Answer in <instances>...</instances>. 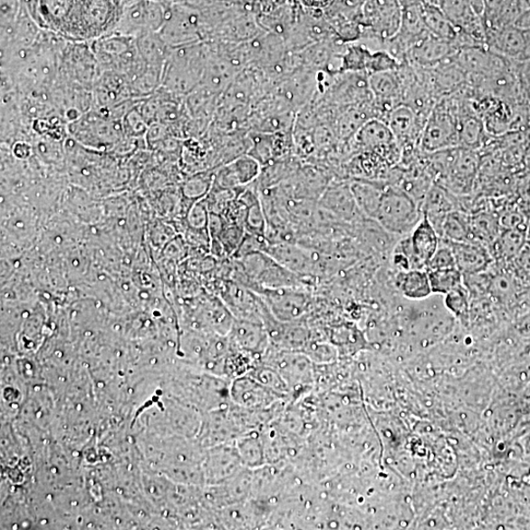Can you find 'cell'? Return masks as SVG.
I'll list each match as a JSON object with an SVG mask.
<instances>
[{"label":"cell","instance_id":"cell-7","mask_svg":"<svg viewBox=\"0 0 530 530\" xmlns=\"http://www.w3.org/2000/svg\"><path fill=\"white\" fill-rule=\"evenodd\" d=\"M167 19L163 7L150 0H132L123 5L114 34L137 39L149 33H159Z\"/></svg>","mask_w":530,"mask_h":530},{"label":"cell","instance_id":"cell-5","mask_svg":"<svg viewBox=\"0 0 530 530\" xmlns=\"http://www.w3.org/2000/svg\"><path fill=\"white\" fill-rule=\"evenodd\" d=\"M262 362L278 371L287 382L294 400L308 393L314 384V362L304 352L279 350L270 345Z\"/></svg>","mask_w":530,"mask_h":530},{"label":"cell","instance_id":"cell-1","mask_svg":"<svg viewBox=\"0 0 530 530\" xmlns=\"http://www.w3.org/2000/svg\"><path fill=\"white\" fill-rule=\"evenodd\" d=\"M122 0H38L43 25L77 42L112 34L122 14Z\"/></svg>","mask_w":530,"mask_h":530},{"label":"cell","instance_id":"cell-42","mask_svg":"<svg viewBox=\"0 0 530 530\" xmlns=\"http://www.w3.org/2000/svg\"><path fill=\"white\" fill-rule=\"evenodd\" d=\"M210 179L208 178H197L188 181L185 186V192L188 197L204 196L209 188Z\"/></svg>","mask_w":530,"mask_h":530},{"label":"cell","instance_id":"cell-18","mask_svg":"<svg viewBox=\"0 0 530 530\" xmlns=\"http://www.w3.org/2000/svg\"><path fill=\"white\" fill-rule=\"evenodd\" d=\"M457 50L451 41H447L429 34L412 45L406 55L405 64L429 69L449 61Z\"/></svg>","mask_w":530,"mask_h":530},{"label":"cell","instance_id":"cell-31","mask_svg":"<svg viewBox=\"0 0 530 530\" xmlns=\"http://www.w3.org/2000/svg\"><path fill=\"white\" fill-rule=\"evenodd\" d=\"M396 281L399 290L408 299L423 300L433 294L427 269L400 271Z\"/></svg>","mask_w":530,"mask_h":530},{"label":"cell","instance_id":"cell-37","mask_svg":"<svg viewBox=\"0 0 530 530\" xmlns=\"http://www.w3.org/2000/svg\"><path fill=\"white\" fill-rule=\"evenodd\" d=\"M433 294H447L464 285V275L457 267L428 271Z\"/></svg>","mask_w":530,"mask_h":530},{"label":"cell","instance_id":"cell-39","mask_svg":"<svg viewBox=\"0 0 530 530\" xmlns=\"http://www.w3.org/2000/svg\"><path fill=\"white\" fill-rule=\"evenodd\" d=\"M453 267H457L454 254L450 246L441 239L438 249L432 255L427 270H439Z\"/></svg>","mask_w":530,"mask_h":530},{"label":"cell","instance_id":"cell-17","mask_svg":"<svg viewBox=\"0 0 530 530\" xmlns=\"http://www.w3.org/2000/svg\"><path fill=\"white\" fill-rule=\"evenodd\" d=\"M453 59L469 77L486 76L508 66L513 61L491 51L487 44L467 47L458 51Z\"/></svg>","mask_w":530,"mask_h":530},{"label":"cell","instance_id":"cell-38","mask_svg":"<svg viewBox=\"0 0 530 530\" xmlns=\"http://www.w3.org/2000/svg\"><path fill=\"white\" fill-rule=\"evenodd\" d=\"M244 228L247 233L266 238L267 221L261 198L246 207Z\"/></svg>","mask_w":530,"mask_h":530},{"label":"cell","instance_id":"cell-19","mask_svg":"<svg viewBox=\"0 0 530 530\" xmlns=\"http://www.w3.org/2000/svg\"><path fill=\"white\" fill-rule=\"evenodd\" d=\"M228 338L235 349L249 353L259 361H263L270 347L269 335L263 324L235 320Z\"/></svg>","mask_w":530,"mask_h":530},{"label":"cell","instance_id":"cell-26","mask_svg":"<svg viewBox=\"0 0 530 530\" xmlns=\"http://www.w3.org/2000/svg\"><path fill=\"white\" fill-rule=\"evenodd\" d=\"M131 96L130 82L125 75L116 71H104L96 87V99L102 110H108Z\"/></svg>","mask_w":530,"mask_h":530},{"label":"cell","instance_id":"cell-14","mask_svg":"<svg viewBox=\"0 0 530 530\" xmlns=\"http://www.w3.org/2000/svg\"><path fill=\"white\" fill-rule=\"evenodd\" d=\"M265 252L281 265L301 277L322 275L323 265L321 255L311 249H305L296 242L270 245Z\"/></svg>","mask_w":530,"mask_h":530},{"label":"cell","instance_id":"cell-24","mask_svg":"<svg viewBox=\"0 0 530 530\" xmlns=\"http://www.w3.org/2000/svg\"><path fill=\"white\" fill-rule=\"evenodd\" d=\"M318 207L342 219H351L355 216L356 210H360L351 191L350 183L329 185L318 199Z\"/></svg>","mask_w":530,"mask_h":530},{"label":"cell","instance_id":"cell-6","mask_svg":"<svg viewBox=\"0 0 530 530\" xmlns=\"http://www.w3.org/2000/svg\"><path fill=\"white\" fill-rule=\"evenodd\" d=\"M459 147L458 117L447 98L440 99L424 123L419 149L429 155L436 151Z\"/></svg>","mask_w":530,"mask_h":530},{"label":"cell","instance_id":"cell-29","mask_svg":"<svg viewBox=\"0 0 530 530\" xmlns=\"http://www.w3.org/2000/svg\"><path fill=\"white\" fill-rule=\"evenodd\" d=\"M138 51L147 66L164 70L171 47L160 37L159 33H149L136 39Z\"/></svg>","mask_w":530,"mask_h":530},{"label":"cell","instance_id":"cell-4","mask_svg":"<svg viewBox=\"0 0 530 530\" xmlns=\"http://www.w3.org/2000/svg\"><path fill=\"white\" fill-rule=\"evenodd\" d=\"M403 18L400 0H368L361 8L363 35L361 41L373 42L384 49V44L395 37Z\"/></svg>","mask_w":530,"mask_h":530},{"label":"cell","instance_id":"cell-34","mask_svg":"<svg viewBox=\"0 0 530 530\" xmlns=\"http://www.w3.org/2000/svg\"><path fill=\"white\" fill-rule=\"evenodd\" d=\"M373 50L361 41L347 43L341 54L340 72H363L367 74Z\"/></svg>","mask_w":530,"mask_h":530},{"label":"cell","instance_id":"cell-36","mask_svg":"<svg viewBox=\"0 0 530 530\" xmlns=\"http://www.w3.org/2000/svg\"><path fill=\"white\" fill-rule=\"evenodd\" d=\"M525 235L521 230L505 229L490 247V253L501 259H510L522 250Z\"/></svg>","mask_w":530,"mask_h":530},{"label":"cell","instance_id":"cell-27","mask_svg":"<svg viewBox=\"0 0 530 530\" xmlns=\"http://www.w3.org/2000/svg\"><path fill=\"white\" fill-rule=\"evenodd\" d=\"M459 147L478 150L487 144L485 123L475 111L473 106H468L458 116Z\"/></svg>","mask_w":530,"mask_h":530},{"label":"cell","instance_id":"cell-9","mask_svg":"<svg viewBox=\"0 0 530 530\" xmlns=\"http://www.w3.org/2000/svg\"><path fill=\"white\" fill-rule=\"evenodd\" d=\"M69 131L82 144L96 148L112 146L123 133V122L120 123L109 114L89 113L78 118L69 127Z\"/></svg>","mask_w":530,"mask_h":530},{"label":"cell","instance_id":"cell-41","mask_svg":"<svg viewBox=\"0 0 530 530\" xmlns=\"http://www.w3.org/2000/svg\"><path fill=\"white\" fill-rule=\"evenodd\" d=\"M148 124L145 117L137 109H132L125 114L123 127L130 135H144L147 132Z\"/></svg>","mask_w":530,"mask_h":530},{"label":"cell","instance_id":"cell-43","mask_svg":"<svg viewBox=\"0 0 530 530\" xmlns=\"http://www.w3.org/2000/svg\"><path fill=\"white\" fill-rule=\"evenodd\" d=\"M190 221L193 227H204L207 222V210L203 205H197L191 211Z\"/></svg>","mask_w":530,"mask_h":530},{"label":"cell","instance_id":"cell-3","mask_svg":"<svg viewBox=\"0 0 530 530\" xmlns=\"http://www.w3.org/2000/svg\"><path fill=\"white\" fill-rule=\"evenodd\" d=\"M423 215L421 207L400 188L386 187L374 220L389 233L407 235L414 230Z\"/></svg>","mask_w":530,"mask_h":530},{"label":"cell","instance_id":"cell-12","mask_svg":"<svg viewBox=\"0 0 530 530\" xmlns=\"http://www.w3.org/2000/svg\"><path fill=\"white\" fill-rule=\"evenodd\" d=\"M230 399L235 406L246 410H265L285 400L250 374L234 379L230 385Z\"/></svg>","mask_w":530,"mask_h":530},{"label":"cell","instance_id":"cell-30","mask_svg":"<svg viewBox=\"0 0 530 530\" xmlns=\"http://www.w3.org/2000/svg\"><path fill=\"white\" fill-rule=\"evenodd\" d=\"M235 444L247 468L256 469L267 465L262 430L247 431L239 436Z\"/></svg>","mask_w":530,"mask_h":530},{"label":"cell","instance_id":"cell-32","mask_svg":"<svg viewBox=\"0 0 530 530\" xmlns=\"http://www.w3.org/2000/svg\"><path fill=\"white\" fill-rule=\"evenodd\" d=\"M421 10L424 24L430 34L451 42L457 38L461 30L453 25L438 5L422 0Z\"/></svg>","mask_w":530,"mask_h":530},{"label":"cell","instance_id":"cell-40","mask_svg":"<svg viewBox=\"0 0 530 530\" xmlns=\"http://www.w3.org/2000/svg\"><path fill=\"white\" fill-rule=\"evenodd\" d=\"M445 303L448 309L458 315L465 314L467 312V293L464 285L456 288L445 294Z\"/></svg>","mask_w":530,"mask_h":530},{"label":"cell","instance_id":"cell-22","mask_svg":"<svg viewBox=\"0 0 530 530\" xmlns=\"http://www.w3.org/2000/svg\"><path fill=\"white\" fill-rule=\"evenodd\" d=\"M415 269H427V266L440 245V236L426 217H422L417 227L409 235Z\"/></svg>","mask_w":530,"mask_h":530},{"label":"cell","instance_id":"cell-25","mask_svg":"<svg viewBox=\"0 0 530 530\" xmlns=\"http://www.w3.org/2000/svg\"><path fill=\"white\" fill-rule=\"evenodd\" d=\"M487 45L504 57L520 62L525 47V31L506 26L487 32Z\"/></svg>","mask_w":530,"mask_h":530},{"label":"cell","instance_id":"cell-23","mask_svg":"<svg viewBox=\"0 0 530 530\" xmlns=\"http://www.w3.org/2000/svg\"><path fill=\"white\" fill-rule=\"evenodd\" d=\"M458 208L456 195L436 182L429 188L421 205L422 215L429 219L438 234L446 217Z\"/></svg>","mask_w":530,"mask_h":530},{"label":"cell","instance_id":"cell-44","mask_svg":"<svg viewBox=\"0 0 530 530\" xmlns=\"http://www.w3.org/2000/svg\"><path fill=\"white\" fill-rule=\"evenodd\" d=\"M30 148L27 147L25 144H18L15 147V155L21 159L26 158L29 156Z\"/></svg>","mask_w":530,"mask_h":530},{"label":"cell","instance_id":"cell-16","mask_svg":"<svg viewBox=\"0 0 530 530\" xmlns=\"http://www.w3.org/2000/svg\"><path fill=\"white\" fill-rule=\"evenodd\" d=\"M384 122L391 129L402 149V155L419 149L420 136L426 122L410 106L400 104L386 116Z\"/></svg>","mask_w":530,"mask_h":530},{"label":"cell","instance_id":"cell-10","mask_svg":"<svg viewBox=\"0 0 530 530\" xmlns=\"http://www.w3.org/2000/svg\"><path fill=\"white\" fill-rule=\"evenodd\" d=\"M349 141H352V146L360 152L380 153L392 167L402 159V149L391 129L386 122L376 118L365 122Z\"/></svg>","mask_w":530,"mask_h":530},{"label":"cell","instance_id":"cell-2","mask_svg":"<svg viewBox=\"0 0 530 530\" xmlns=\"http://www.w3.org/2000/svg\"><path fill=\"white\" fill-rule=\"evenodd\" d=\"M209 53V46L204 42L171 47L161 87L180 98L187 97L202 82Z\"/></svg>","mask_w":530,"mask_h":530},{"label":"cell","instance_id":"cell-8","mask_svg":"<svg viewBox=\"0 0 530 530\" xmlns=\"http://www.w3.org/2000/svg\"><path fill=\"white\" fill-rule=\"evenodd\" d=\"M222 298L235 320L265 325L274 316L261 294L240 283L227 281Z\"/></svg>","mask_w":530,"mask_h":530},{"label":"cell","instance_id":"cell-35","mask_svg":"<svg viewBox=\"0 0 530 530\" xmlns=\"http://www.w3.org/2000/svg\"><path fill=\"white\" fill-rule=\"evenodd\" d=\"M439 236L441 239L449 242L473 241L469 215L458 208L451 211L442 224Z\"/></svg>","mask_w":530,"mask_h":530},{"label":"cell","instance_id":"cell-11","mask_svg":"<svg viewBox=\"0 0 530 530\" xmlns=\"http://www.w3.org/2000/svg\"><path fill=\"white\" fill-rule=\"evenodd\" d=\"M300 287L266 289L258 293L271 313L281 323H294L311 308V297Z\"/></svg>","mask_w":530,"mask_h":530},{"label":"cell","instance_id":"cell-15","mask_svg":"<svg viewBox=\"0 0 530 530\" xmlns=\"http://www.w3.org/2000/svg\"><path fill=\"white\" fill-rule=\"evenodd\" d=\"M205 33L197 15L186 9L176 8L167 14L159 34L170 47H177L203 42Z\"/></svg>","mask_w":530,"mask_h":530},{"label":"cell","instance_id":"cell-33","mask_svg":"<svg viewBox=\"0 0 530 530\" xmlns=\"http://www.w3.org/2000/svg\"><path fill=\"white\" fill-rule=\"evenodd\" d=\"M471 238L490 250L501 233L500 220L490 212L482 210L469 215Z\"/></svg>","mask_w":530,"mask_h":530},{"label":"cell","instance_id":"cell-21","mask_svg":"<svg viewBox=\"0 0 530 530\" xmlns=\"http://www.w3.org/2000/svg\"><path fill=\"white\" fill-rule=\"evenodd\" d=\"M262 164L247 153L236 158L224 167L217 176L216 181L221 188H237L256 181L262 173Z\"/></svg>","mask_w":530,"mask_h":530},{"label":"cell","instance_id":"cell-28","mask_svg":"<svg viewBox=\"0 0 530 530\" xmlns=\"http://www.w3.org/2000/svg\"><path fill=\"white\" fill-rule=\"evenodd\" d=\"M387 184L377 180L355 178L350 182L351 191L361 214L374 219Z\"/></svg>","mask_w":530,"mask_h":530},{"label":"cell","instance_id":"cell-13","mask_svg":"<svg viewBox=\"0 0 530 530\" xmlns=\"http://www.w3.org/2000/svg\"><path fill=\"white\" fill-rule=\"evenodd\" d=\"M481 159L478 150L458 147L454 161L439 182L456 196L467 195L478 178Z\"/></svg>","mask_w":530,"mask_h":530},{"label":"cell","instance_id":"cell-20","mask_svg":"<svg viewBox=\"0 0 530 530\" xmlns=\"http://www.w3.org/2000/svg\"><path fill=\"white\" fill-rule=\"evenodd\" d=\"M444 241L450 246L456 266L464 275L485 274L492 263L490 251L477 242Z\"/></svg>","mask_w":530,"mask_h":530}]
</instances>
